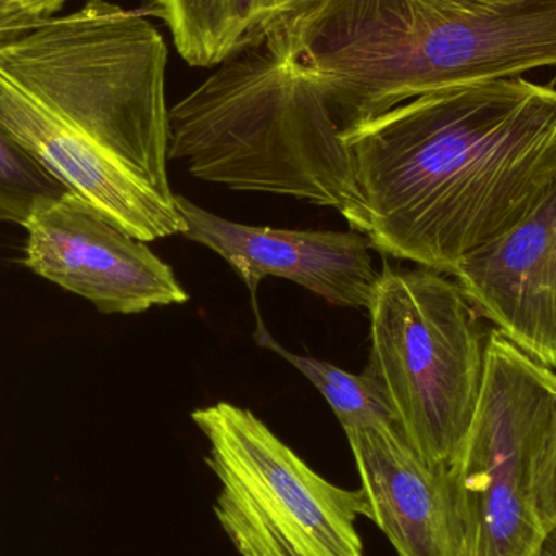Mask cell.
<instances>
[{"instance_id":"cell-15","label":"cell","mask_w":556,"mask_h":556,"mask_svg":"<svg viewBox=\"0 0 556 556\" xmlns=\"http://www.w3.org/2000/svg\"><path fill=\"white\" fill-rule=\"evenodd\" d=\"M535 500L545 532L556 528V425L545 441L535 472Z\"/></svg>"},{"instance_id":"cell-11","label":"cell","mask_w":556,"mask_h":556,"mask_svg":"<svg viewBox=\"0 0 556 556\" xmlns=\"http://www.w3.org/2000/svg\"><path fill=\"white\" fill-rule=\"evenodd\" d=\"M477 311L506 339L556 368V181L516 227L454 270Z\"/></svg>"},{"instance_id":"cell-9","label":"cell","mask_w":556,"mask_h":556,"mask_svg":"<svg viewBox=\"0 0 556 556\" xmlns=\"http://www.w3.org/2000/svg\"><path fill=\"white\" fill-rule=\"evenodd\" d=\"M185 220L182 237L214 251L244 281L253 296L267 277L285 278L333 306L368 309L379 273L371 244L358 231L283 230L251 227L218 217L185 195H175Z\"/></svg>"},{"instance_id":"cell-3","label":"cell","mask_w":556,"mask_h":556,"mask_svg":"<svg viewBox=\"0 0 556 556\" xmlns=\"http://www.w3.org/2000/svg\"><path fill=\"white\" fill-rule=\"evenodd\" d=\"M168 159L202 181L290 195L358 225L352 156L329 100L269 42L218 65L169 110Z\"/></svg>"},{"instance_id":"cell-10","label":"cell","mask_w":556,"mask_h":556,"mask_svg":"<svg viewBox=\"0 0 556 556\" xmlns=\"http://www.w3.org/2000/svg\"><path fill=\"white\" fill-rule=\"evenodd\" d=\"M345 434L362 480L365 518L399 556H469V526L454 469L427 463L397 427Z\"/></svg>"},{"instance_id":"cell-1","label":"cell","mask_w":556,"mask_h":556,"mask_svg":"<svg viewBox=\"0 0 556 556\" xmlns=\"http://www.w3.org/2000/svg\"><path fill=\"white\" fill-rule=\"evenodd\" d=\"M355 231L372 250L453 276L528 217L556 181V88L525 77L430 91L346 127Z\"/></svg>"},{"instance_id":"cell-2","label":"cell","mask_w":556,"mask_h":556,"mask_svg":"<svg viewBox=\"0 0 556 556\" xmlns=\"http://www.w3.org/2000/svg\"><path fill=\"white\" fill-rule=\"evenodd\" d=\"M267 42L323 88L343 132L430 91L556 68V0H317Z\"/></svg>"},{"instance_id":"cell-6","label":"cell","mask_w":556,"mask_h":556,"mask_svg":"<svg viewBox=\"0 0 556 556\" xmlns=\"http://www.w3.org/2000/svg\"><path fill=\"white\" fill-rule=\"evenodd\" d=\"M220 480L214 511L241 556H365L359 490L333 485L248 408L230 402L192 412Z\"/></svg>"},{"instance_id":"cell-17","label":"cell","mask_w":556,"mask_h":556,"mask_svg":"<svg viewBox=\"0 0 556 556\" xmlns=\"http://www.w3.org/2000/svg\"><path fill=\"white\" fill-rule=\"evenodd\" d=\"M443 7L459 10L489 9V7L506 5V3L518 2V0H433Z\"/></svg>"},{"instance_id":"cell-18","label":"cell","mask_w":556,"mask_h":556,"mask_svg":"<svg viewBox=\"0 0 556 556\" xmlns=\"http://www.w3.org/2000/svg\"><path fill=\"white\" fill-rule=\"evenodd\" d=\"M67 2H71V0H33L36 10H38L39 15H41L42 18L58 15V12H61L62 7Z\"/></svg>"},{"instance_id":"cell-19","label":"cell","mask_w":556,"mask_h":556,"mask_svg":"<svg viewBox=\"0 0 556 556\" xmlns=\"http://www.w3.org/2000/svg\"><path fill=\"white\" fill-rule=\"evenodd\" d=\"M535 556H556V528L547 532Z\"/></svg>"},{"instance_id":"cell-12","label":"cell","mask_w":556,"mask_h":556,"mask_svg":"<svg viewBox=\"0 0 556 556\" xmlns=\"http://www.w3.org/2000/svg\"><path fill=\"white\" fill-rule=\"evenodd\" d=\"M317 0H150L147 13L163 20L192 67H218L263 46Z\"/></svg>"},{"instance_id":"cell-8","label":"cell","mask_w":556,"mask_h":556,"mask_svg":"<svg viewBox=\"0 0 556 556\" xmlns=\"http://www.w3.org/2000/svg\"><path fill=\"white\" fill-rule=\"evenodd\" d=\"M23 228V264L100 313L139 314L189 301L168 264L74 192L39 207Z\"/></svg>"},{"instance_id":"cell-14","label":"cell","mask_w":556,"mask_h":556,"mask_svg":"<svg viewBox=\"0 0 556 556\" xmlns=\"http://www.w3.org/2000/svg\"><path fill=\"white\" fill-rule=\"evenodd\" d=\"M68 192L0 124V222L23 227L39 207Z\"/></svg>"},{"instance_id":"cell-5","label":"cell","mask_w":556,"mask_h":556,"mask_svg":"<svg viewBox=\"0 0 556 556\" xmlns=\"http://www.w3.org/2000/svg\"><path fill=\"white\" fill-rule=\"evenodd\" d=\"M365 371L399 430L433 466L454 469L466 446L486 365L479 314L457 281L437 270L384 266L368 307Z\"/></svg>"},{"instance_id":"cell-13","label":"cell","mask_w":556,"mask_h":556,"mask_svg":"<svg viewBox=\"0 0 556 556\" xmlns=\"http://www.w3.org/2000/svg\"><path fill=\"white\" fill-rule=\"evenodd\" d=\"M256 342L290 363L320 392L345 433L359 428L397 427L384 394L368 371L353 375L332 363L296 355L270 336L263 320H257Z\"/></svg>"},{"instance_id":"cell-16","label":"cell","mask_w":556,"mask_h":556,"mask_svg":"<svg viewBox=\"0 0 556 556\" xmlns=\"http://www.w3.org/2000/svg\"><path fill=\"white\" fill-rule=\"evenodd\" d=\"M42 16L33 0H0V39L35 25Z\"/></svg>"},{"instance_id":"cell-4","label":"cell","mask_w":556,"mask_h":556,"mask_svg":"<svg viewBox=\"0 0 556 556\" xmlns=\"http://www.w3.org/2000/svg\"><path fill=\"white\" fill-rule=\"evenodd\" d=\"M166 64L159 29L106 0H87L0 39V88L173 198Z\"/></svg>"},{"instance_id":"cell-7","label":"cell","mask_w":556,"mask_h":556,"mask_svg":"<svg viewBox=\"0 0 556 556\" xmlns=\"http://www.w3.org/2000/svg\"><path fill=\"white\" fill-rule=\"evenodd\" d=\"M555 425V369L493 330L479 407L454 467L469 556L538 554L547 532L539 518L535 472Z\"/></svg>"}]
</instances>
